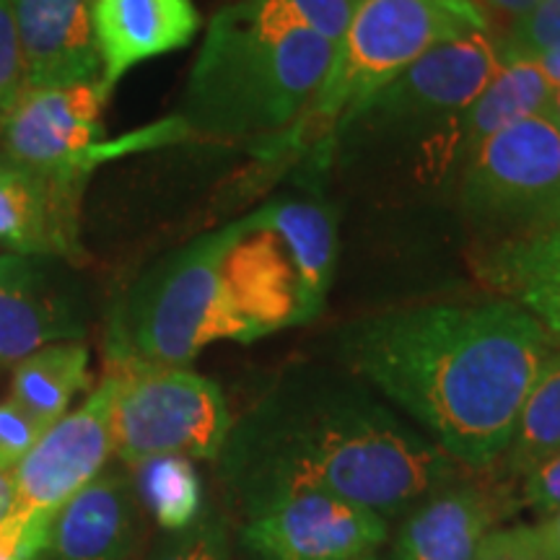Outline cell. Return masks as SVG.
<instances>
[{
  "label": "cell",
  "instance_id": "obj_1",
  "mask_svg": "<svg viewBox=\"0 0 560 560\" xmlns=\"http://www.w3.org/2000/svg\"><path fill=\"white\" fill-rule=\"evenodd\" d=\"M552 350L550 332L509 299L384 312L338 335L350 374L470 470H488L503 457Z\"/></svg>",
  "mask_w": 560,
  "mask_h": 560
},
{
  "label": "cell",
  "instance_id": "obj_2",
  "mask_svg": "<svg viewBox=\"0 0 560 560\" xmlns=\"http://www.w3.org/2000/svg\"><path fill=\"white\" fill-rule=\"evenodd\" d=\"M231 493L255 511L327 493L392 520L459 480L462 465L376 400L353 374L296 369L231 425L219 454Z\"/></svg>",
  "mask_w": 560,
  "mask_h": 560
},
{
  "label": "cell",
  "instance_id": "obj_3",
  "mask_svg": "<svg viewBox=\"0 0 560 560\" xmlns=\"http://www.w3.org/2000/svg\"><path fill=\"white\" fill-rule=\"evenodd\" d=\"M338 45L299 30L268 0H236L210 19L179 122L206 138H276L304 122Z\"/></svg>",
  "mask_w": 560,
  "mask_h": 560
},
{
  "label": "cell",
  "instance_id": "obj_4",
  "mask_svg": "<svg viewBox=\"0 0 560 560\" xmlns=\"http://www.w3.org/2000/svg\"><path fill=\"white\" fill-rule=\"evenodd\" d=\"M221 340L249 342L215 276V234L170 252L112 306L107 371L185 369Z\"/></svg>",
  "mask_w": 560,
  "mask_h": 560
},
{
  "label": "cell",
  "instance_id": "obj_5",
  "mask_svg": "<svg viewBox=\"0 0 560 560\" xmlns=\"http://www.w3.org/2000/svg\"><path fill=\"white\" fill-rule=\"evenodd\" d=\"M488 32L478 0H359L332 73L304 122L332 130L355 107L446 42Z\"/></svg>",
  "mask_w": 560,
  "mask_h": 560
},
{
  "label": "cell",
  "instance_id": "obj_6",
  "mask_svg": "<svg viewBox=\"0 0 560 560\" xmlns=\"http://www.w3.org/2000/svg\"><path fill=\"white\" fill-rule=\"evenodd\" d=\"M115 376L112 446L132 467L153 457L219 459L231 420L219 384L190 369H128Z\"/></svg>",
  "mask_w": 560,
  "mask_h": 560
},
{
  "label": "cell",
  "instance_id": "obj_7",
  "mask_svg": "<svg viewBox=\"0 0 560 560\" xmlns=\"http://www.w3.org/2000/svg\"><path fill=\"white\" fill-rule=\"evenodd\" d=\"M462 208L501 242L560 226V132L548 117H527L488 138L467 159Z\"/></svg>",
  "mask_w": 560,
  "mask_h": 560
},
{
  "label": "cell",
  "instance_id": "obj_8",
  "mask_svg": "<svg viewBox=\"0 0 560 560\" xmlns=\"http://www.w3.org/2000/svg\"><path fill=\"white\" fill-rule=\"evenodd\" d=\"M501 68L499 42L488 32L446 42L376 89L335 128V138L353 128L397 132L457 120Z\"/></svg>",
  "mask_w": 560,
  "mask_h": 560
},
{
  "label": "cell",
  "instance_id": "obj_9",
  "mask_svg": "<svg viewBox=\"0 0 560 560\" xmlns=\"http://www.w3.org/2000/svg\"><path fill=\"white\" fill-rule=\"evenodd\" d=\"M389 522L327 493H285L255 511L242 529L257 560H361L387 542Z\"/></svg>",
  "mask_w": 560,
  "mask_h": 560
},
{
  "label": "cell",
  "instance_id": "obj_10",
  "mask_svg": "<svg viewBox=\"0 0 560 560\" xmlns=\"http://www.w3.org/2000/svg\"><path fill=\"white\" fill-rule=\"evenodd\" d=\"M115 376L107 374L75 410L47 429L30 454L13 467V511L55 516L66 503L96 480L107 467L112 446Z\"/></svg>",
  "mask_w": 560,
  "mask_h": 560
},
{
  "label": "cell",
  "instance_id": "obj_11",
  "mask_svg": "<svg viewBox=\"0 0 560 560\" xmlns=\"http://www.w3.org/2000/svg\"><path fill=\"white\" fill-rule=\"evenodd\" d=\"M109 94L102 79L26 86L0 130V153L37 170H89L100 156Z\"/></svg>",
  "mask_w": 560,
  "mask_h": 560
},
{
  "label": "cell",
  "instance_id": "obj_12",
  "mask_svg": "<svg viewBox=\"0 0 560 560\" xmlns=\"http://www.w3.org/2000/svg\"><path fill=\"white\" fill-rule=\"evenodd\" d=\"M89 170H37L0 153V244L13 255L81 260Z\"/></svg>",
  "mask_w": 560,
  "mask_h": 560
},
{
  "label": "cell",
  "instance_id": "obj_13",
  "mask_svg": "<svg viewBox=\"0 0 560 560\" xmlns=\"http://www.w3.org/2000/svg\"><path fill=\"white\" fill-rule=\"evenodd\" d=\"M149 550V514L140 506L132 478L102 472L55 514L42 558L145 560Z\"/></svg>",
  "mask_w": 560,
  "mask_h": 560
},
{
  "label": "cell",
  "instance_id": "obj_14",
  "mask_svg": "<svg viewBox=\"0 0 560 560\" xmlns=\"http://www.w3.org/2000/svg\"><path fill=\"white\" fill-rule=\"evenodd\" d=\"M55 262L13 252L0 257V369L83 335L79 304L62 289Z\"/></svg>",
  "mask_w": 560,
  "mask_h": 560
},
{
  "label": "cell",
  "instance_id": "obj_15",
  "mask_svg": "<svg viewBox=\"0 0 560 560\" xmlns=\"http://www.w3.org/2000/svg\"><path fill=\"white\" fill-rule=\"evenodd\" d=\"M195 0H94L102 83L115 91L140 62L187 47L200 32Z\"/></svg>",
  "mask_w": 560,
  "mask_h": 560
},
{
  "label": "cell",
  "instance_id": "obj_16",
  "mask_svg": "<svg viewBox=\"0 0 560 560\" xmlns=\"http://www.w3.org/2000/svg\"><path fill=\"white\" fill-rule=\"evenodd\" d=\"M26 86L100 81L94 0H11Z\"/></svg>",
  "mask_w": 560,
  "mask_h": 560
},
{
  "label": "cell",
  "instance_id": "obj_17",
  "mask_svg": "<svg viewBox=\"0 0 560 560\" xmlns=\"http://www.w3.org/2000/svg\"><path fill=\"white\" fill-rule=\"evenodd\" d=\"M495 520L490 490L454 480L405 514L389 560H475Z\"/></svg>",
  "mask_w": 560,
  "mask_h": 560
},
{
  "label": "cell",
  "instance_id": "obj_18",
  "mask_svg": "<svg viewBox=\"0 0 560 560\" xmlns=\"http://www.w3.org/2000/svg\"><path fill=\"white\" fill-rule=\"evenodd\" d=\"M478 268L490 289L527 310L560 342V226L493 244Z\"/></svg>",
  "mask_w": 560,
  "mask_h": 560
},
{
  "label": "cell",
  "instance_id": "obj_19",
  "mask_svg": "<svg viewBox=\"0 0 560 560\" xmlns=\"http://www.w3.org/2000/svg\"><path fill=\"white\" fill-rule=\"evenodd\" d=\"M552 94L556 89L535 60L503 62L499 75L457 117L459 151L470 159L488 138L509 125L527 117H550Z\"/></svg>",
  "mask_w": 560,
  "mask_h": 560
},
{
  "label": "cell",
  "instance_id": "obj_20",
  "mask_svg": "<svg viewBox=\"0 0 560 560\" xmlns=\"http://www.w3.org/2000/svg\"><path fill=\"white\" fill-rule=\"evenodd\" d=\"M89 348L81 340L52 342L13 366L11 397L45 429L66 416L70 402L89 389Z\"/></svg>",
  "mask_w": 560,
  "mask_h": 560
},
{
  "label": "cell",
  "instance_id": "obj_21",
  "mask_svg": "<svg viewBox=\"0 0 560 560\" xmlns=\"http://www.w3.org/2000/svg\"><path fill=\"white\" fill-rule=\"evenodd\" d=\"M560 452V348L552 350L550 359L532 384L527 400L516 418L514 433L503 452L506 472L527 475L540 467L545 459Z\"/></svg>",
  "mask_w": 560,
  "mask_h": 560
},
{
  "label": "cell",
  "instance_id": "obj_22",
  "mask_svg": "<svg viewBox=\"0 0 560 560\" xmlns=\"http://www.w3.org/2000/svg\"><path fill=\"white\" fill-rule=\"evenodd\" d=\"M130 470L140 506L164 532L190 527L202 514V486L192 459L153 457Z\"/></svg>",
  "mask_w": 560,
  "mask_h": 560
},
{
  "label": "cell",
  "instance_id": "obj_23",
  "mask_svg": "<svg viewBox=\"0 0 560 560\" xmlns=\"http://www.w3.org/2000/svg\"><path fill=\"white\" fill-rule=\"evenodd\" d=\"M145 560H231L223 522L202 511L190 527L159 537Z\"/></svg>",
  "mask_w": 560,
  "mask_h": 560
},
{
  "label": "cell",
  "instance_id": "obj_24",
  "mask_svg": "<svg viewBox=\"0 0 560 560\" xmlns=\"http://www.w3.org/2000/svg\"><path fill=\"white\" fill-rule=\"evenodd\" d=\"M560 45V0H540L527 16L511 24L506 39L499 42L501 60H540Z\"/></svg>",
  "mask_w": 560,
  "mask_h": 560
},
{
  "label": "cell",
  "instance_id": "obj_25",
  "mask_svg": "<svg viewBox=\"0 0 560 560\" xmlns=\"http://www.w3.org/2000/svg\"><path fill=\"white\" fill-rule=\"evenodd\" d=\"M268 3L289 24L340 45L359 0H268Z\"/></svg>",
  "mask_w": 560,
  "mask_h": 560
},
{
  "label": "cell",
  "instance_id": "obj_26",
  "mask_svg": "<svg viewBox=\"0 0 560 560\" xmlns=\"http://www.w3.org/2000/svg\"><path fill=\"white\" fill-rule=\"evenodd\" d=\"M55 516L11 511L0 520V560H42Z\"/></svg>",
  "mask_w": 560,
  "mask_h": 560
},
{
  "label": "cell",
  "instance_id": "obj_27",
  "mask_svg": "<svg viewBox=\"0 0 560 560\" xmlns=\"http://www.w3.org/2000/svg\"><path fill=\"white\" fill-rule=\"evenodd\" d=\"M24 89V55H21L13 5L11 0H0V130H3L5 117H9L11 107Z\"/></svg>",
  "mask_w": 560,
  "mask_h": 560
},
{
  "label": "cell",
  "instance_id": "obj_28",
  "mask_svg": "<svg viewBox=\"0 0 560 560\" xmlns=\"http://www.w3.org/2000/svg\"><path fill=\"white\" fill-rule=\"evenodd\" d=\"M47 429L13 400L0 402V470H13Z\"/></svg>",
  "mask_w": 560,
  "mask_h": 560
},
{
  "label": "cell",
  "instance_id": "obj_29",
  "mask_svg": "<svg viewBox=\"0 0 560 560\" xmlns=\"http://www.w3.org/2000/svg\"><path fill=\"white\" fill-rule=\"evenodd\" d=\"M475 560H552L535 527L490 529Z\"/></svg>",
  "mask_w": 560,
  "mask_h": 560
},
{
  "label": "cell",
  "instance_id": "obj_30",
  "mask_svg": "<svg viewBox=\"0 0 560 560\" xmlns=\"http://www.w3.org/2000/svg\"><path fill=\"white\" fill-rule=\"evenodd\" d=\"M524 501L529 503L537 514L550 516L560 511V452L545 459L524 478Z\"/></svg>",
  "mask_w": 560,
  "mask_h": 560
},
{
  "label": "cell",
  "instance_id": "obj_31",
  "mask_svg": "<svg viewBox=\"0 0 560 560\" xmlns=\"http://www.w3.org/2000/svg\"><path fill=\"white\" fill-rule=\"evenodd\" d=\"M478 3L486 5L488 11L501 13V16H509L511 21L527 16V13L535 9L540 0H478Z\"/></svg>",
  "mask_w": 560,
  "mask_h": 560
},
{
  "label": "cell",
  "instance_id": "obj_32",
  "mask_svg": "<svg viewBox=\"0 0 560 560\" xmlns=\"http://www.w3.org/2000/svg\"><path fill=\"white\" fill-rule=\"evenodd\" d=\"M537 535H540V540L548 552L552 556V560H560V511L558 514H550L548 520L535 524Z\"/></svg>",
  "mask_w": 560,
  "mask_h": 560
},
{
  "label": "cell",
  "instance_id": "obj_33",
  "mask_svg": "<svg viewBox=\"0 0 560 560\" xmlns=\"http://www.w3.org/2000/svg\"><path fill=\"white\" fill-rule=\"evenodd\" d=\"M16 501V482H13V470H0V520L9 516Z\"/></svg>",
  "mask_w": 560,
  "mask_h": 560
},
{
  "label": "cell",
  "instance_id": "obj_34",
  "mask_svg": "<svg viewBox=\"0 0 560 560\" xmlns=\"http://www.w3.org/2000/svg\"><path fill=\"white\" fill-rule=\"evenodd\" d=\"M542 68L545 79L550 81L552 89H560V45L552 47L550 52H545L540 60H535Z\"/></svg>",
  "mask_w": 560,
  "mask_h": 560
},
{
  "label": "cell",
  "instance_id": "obj_35",
  "mask_svg": "<svg viewBox=\"0 0 560 560\" xmlns=\"http://www.w3.org/2000/svg\"><path fill=\"white\" fill-rule=\"evenodd\" d=\"M548 120L556 125L558 132H560V89H556V94H552V107H550Z\"/></svg>",
  "mask_w": 560,
  "mask_h": 560
},
{
  "label": "cell",
  "instance_id": "obj_36",
  "mask_svg": "<svg viewBox=\"0 0 560 560\" xmlns=\"http://www.w3.org/2000/svg\"><path fill=\"white\" fill-rule=\"evenodd\" d=\"M361 560H380L376 556H369V558H361Z\"/></svg>",
  "mask_w": 560,
  "mask_h": 560
}]
</instances>
